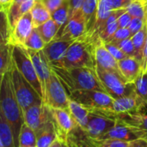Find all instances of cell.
Returning a JSON list of instances; mask_svg holds the SVG:
<instances>
[{
	"mask_svg": "<svg viewBox=\"0 0 147 147\" xmlns=\"http://www.w3.org/2000/svg\"><path fill=\"white\" fill-rule=\"evenodd\" d=\"M60 79L68 95L78 90H100L106 92L96 70L88 67L63 68L51 66Z\"/></svg>",
	"mask_w": 147,
	"mask_h": 147,
	"instance_id": "1",
	"label": "cell"
},
{
	"mask_svg": "<svg viewBox=\"0 0 147 147\" xmlns=\"http://www.w3.org/2000/svg\"><path fill=\"white\" fill-rule=\"evenodd\" d=\"M0 108L5 119L11 127L16 146L19 147V135L24 120L22 110L17 102L14 91L10 70L5 72L3 76L0 90Z\"/></svg>",
	"mask_w": 147,
	"mask_h": 147,
	"instance_id": "2",
	"label": "cell"
},
{
	"mask_svg": "<svg viewBox=\"0 0 147 147\" xmlns=\"http://www.w3.org/2000/svg\"><path fill=\"white\" fill-rule=\"evenodd\" d=\"M96 40L91 39L87 34L74 40L67 49L59 67H88L96 70L95 51Z\"/></svg>",
	"mask_w": 147,
	"mask_h": 147,
	"instance_id": "3",
	"label": "cell"
},
{
	"mask_svg": "<svg viewBox=\"0 0 147 147\" xmlns=\"http://www.w3.org/2000/svg\"><path fill=\"white\" fill-rule=\"evenodd\" d=\"M10 76L16 97L22 110V113L34 104L44 102L42 97L17 70L13 63V60L10 67Z\"/></svg>",
	"mask_w": 147,
	"mask_h": 147,
	"instance_id": "4",
	"label": "cell"
},
{
	"mask_svg": "<svg viewBox=\"0 0 147 147\" xmlns=\"http://www.w3.org/2000/svg\"><path fill=\"white\" fill-rule=\"evenodd\" d=\"M96 71L106 93L112 98H121L135 91L134 84H128L119 72L100 68H96Z\"/></svg>",
	"mask_w": 147,
	"mask_h": 147,
	"instance_id": "5",
	"label": "cell"
},
{
	"mask_svg": "<svg viewBox=\"0 0 147 147\" xmlns=\"http://www.w3.org/2000/svg\"><path fill=\"white\" fill-rule=\"evenodd\" d=\"M12 60L20 73L43 99L41 85L27 49L22 46H13Z\"/></svg>",
	"mask_w": 147,
	"mask_h": 147,
	"instance_id": "6",
	"label": "cell"
},
{
	"mask_svg": "<svg viewBox=\"0 0 147 147\" xmlns=\"http://www.w3.org/2000/svg\"><path fill=\"white\" fill-rule=\"evenodd\" d=\"M69 97L90 110H110L115 100L106 92L93 90L74 91Z\"/></svg>",
	"mask_w": 147,
	"mask_h": 147,
	"instance_id": "7",
	"label": "cell"
},
{
	"mask_svg": "<svg viewBox=\"0 0 147 147\" xmlns=\"http://www.w3.org/2000/svg\"><path fill=\"white\" fill-rule=\"evenodd\" d=\"M147 104L135 93V91L128 96L114 100L110 110H90V112L101 114L108 117H112L116 115L127 113H146Z\"/></svg>",
	"mask_w": 147,
	"mask_h": 147,
	"instance_id": "8",
	"label": "cell"
},
{
	"mask_svg": "<svg viewBox=\"0 0 147 147\" xmlns=\"http://www.w3.org/2000/svg\"><path fill=\"white\" fill-rule=\"evenodd\" d=\"M43 101L51 109H68L70 102L69 95L60 79L53 70L46 86Z\"/></svg>",
	"mask_w": 147,
	"mask_h": 147,
	"instance_id": "9",
	"label": "cell"
},
{
	"mask_svg": "<svg viewBox=\"0 0 147 147\" xmlns=\"http://www.w3.org/2000/svg\"><path fill=\"white\" fill-rule=\"evenodd\" d=\"M64 143L69 147H129V142L92 139L78 125L68 134Z\"/></svg>",
	"mask_w": 147,
	"mask_h": 147,
	"instance_id": "10",
	"label": "cell"
},
{
	"mask_svg": "<svg viewBox=\"0 0 147 147\" xmlns=\"http://www.w3.org/2000/svg\"><path fill=\"white\" fill-rule=\"evenodd\" d=\"M84 34H86V22L80 9L70 14L67 22L59 30L57 36L54 39L73 41Z\"/></svg>",
	"mask_w": 147,
	"mask_h": 147,
	"instance_id": "11",
	"label": "cell"
},
{
	"mask_svg": "<svg viewBox=\"0 0 147 147\" xmlns=\"http://www.w3.org/2000/svg\"><path fill=\"white\" fill-rule=\"evenodd\" d=\"M116 123V121L106 115L90 112L89 121L84 129L86 134L96 140H101Z\"/></svg>",
	"mask_w": 147,
	"mask_h": 147,
	"instance_id": "12",
	"label": "cell"
},
{
	"mask_svg": "<svg viewBox=\"0 0 147 147\" xmlns=\"http://www.w3.org/2000/svg\"><path fill=\"white\" fill-rule=\"evenodd\" d=\"M52 118L50 108L44 102L37 103L30 106L23 112V120L31 129L35 133Z\"/></svg>",
	"mask_w": 147,
	"mask_h": 147,
	"instance_id": "13",
	"label": "cell"
},
{
	"mask_svg": "<svg viewBox=\"0 0 147 147\" xmlns=\"http://www.w3.org/2000/svg\"><path fill=\"white\" fill-rule=\"evenodd\" d=\"M50 111L56 129L58 140L64 143L68 134L77 126V123L71 117L68 109L50 108Z\"/></svg>",
	"mask_w": 147,
	"mask_h": 147,
	"instance_id": "14",
	"label": "cell"
},
{
	"mask_svg": "<svg viewBox=\"0 0 147 147\" xmlns=\"http://www.w3.org/2000/svg\"><path fill=\"white\" fill-rule=\"evenodd\" d=\"M73 41L53 39L52 41L46 44L42 51L51 66L59 67L61 65L63 58L65 57L67 49Z\"/></svg>",
	"mask_w": 147,
	"mask_h": 147,
	"instance_id": "15",
	"label": "cell"
},
{
	"mask_svg": "<svg viewBox=\"0 0 147 147\" xmlns=\"http://www.w3.org/2000/svg\"><path fill=\"white\" fill-rule=\"evenodd\" d=\"M140 138L146 137L140 130L123 122L116 121L115 125L101 140H112L130 142L132 140H138Z\"/></svg>",
	"mask_w": 147,
	"mask_h": 147,
	"instance_id": "16",
	"label": "cell"
},
{
	"mask_svg": "<svg viewBox=\"0 0 147 147\" xmlns=\"http://www.w3.org/2000/svg\"><path fill=\"white\" fill-rule=\"evenodd\" d=\"M27 51L30 56V59L33 62L36 74L40 80L41 89H42V93H43V98H44L46 86L50 78L51 72H52L51 65L48 63L42 50L41 51H33V50L27 49Z\"/></svg>",
	"mask_w": 147,
	"mask_h": 147,
	"instance_id": "17",
	"label": "cell"
},
{
	"mask_svg": "<svg viewBox=\"0 0 147 147\" xmlns=\"http://www.w3.org/2000/svg\"><path fill=\"white\" fill-rule=\"evenodd\" d=\"M34 28L33 25L31 13L29 11L24 14L17 21L15 27L12 28L9 43L12 46H22L23 47L26 40L30 35Z\"/></svg>",
	"mask_w": 147,
	"mask_h": 147,
	"instance_id": "18",
	"label": "cell"
},
{
	"mask_svg": "<svg viewBox=\"0 0 147 147\" xmlns=\"http://www.w3.org/2000/svg\"><path fill=\"white\" fill-rule=\"evenodd\" d=\"M95 59H96V68H100L107 71H113L120 72L118 61L112 56V54L105 47L103 41L98 38L96 41V51H95Z\"/></svg>",
	"mask_w": 147,
	"mask_h": 147,
	"instance_id": "19",
	"label": "cell"
},
{
	"mask_svg": "<svg viewBox=\"0 0 147 147\" xmlns=\"http://www.w3.org/2000/svg\"><path fill=\"white\" fill-rule=\"evenodd\" d=\"M112 10L113 9L109 0H97L95 25L90 33H86L94 40H96L99 38V34L104 29L106 22L109 17Z\"/></svg>",
	"mask_w": 147,
	"mask_h": 147,
	"instance_id": "20",
	"label": "cell"
},
{
	"mask_svg": "<svg viewBox=\"0 0 147 147\" xmlns=\"http://www.w3.org/2000/svg\"><path fill=\"white\" fill-rule=\"evenodd\" d=\"M118 66L121 76L128 84H134L141 72L140 63L134 57H127L118 61Z\"/></svg>",
	"mask_w": 147,
	"mask_h": 147,
	"instance_id": "21",
	"label": "cell"
},
{
	"mask_svg": "<svg viewBox=\"0 0 147 147\" xmlns=\"http://www.w3.org/2000/svg\"><path fill=\"white\" fill-rule=\"evenodd\" d=\"M116 121H121L127 124L140 132H142L147 138V115L139 113H127L116 115L110 117Z\"/></svg>",
	"mask_w": 147,
	"mask_h": 147,
	"instance_id": "22",
	"label": "cell"
},
{
	"mask_svg": "<svg viewBox=\"0 0 147 147\" xmlns=\"http://www.w3.org/2000/svg\"><path fill=\"white\" fill-rule=\"evenodd\" d=\"M36 134V147H50L58 139L56 129L51 118Z\"/></svg>",
	"mask_w": 147,
	"mask_h": 147,
	"instance_id": "23",
	"label": "cell"
},
{
	"mask_svg": "<svg viewBox=\"0 0 147 147\" xmlns=\"http://www.w3.org/2000/svg\"><path fill=\"white\" fill-rule=\"evenodd\" d=\"M68 110H69L71 117L77 123V125L79 126L81 128L84 129L89 121V117H90V109L85 108L82 104L77 102L76 101L70 99L69 105H68Z\"/></svg>",
	"mask_w": 147,
	"mask_h": 147,
	"instance_id": "24",
	"label": "cell"
},
{
	"mask_svg": "<svg viewBox=\"0 0 147 147\" xmlns=\"http://www.w3.org/2000/svg\"><path fill=\"white\" fill-rule=\"evenodd\" d=\"M34 28H36L48 20L52 19L50 11L47 9L41 0H37L30 10Z\"/></svg>",
	"mask_w": 147,
	"mask_h": 147,
	"instance_id": "25",
	"label": "cell"
},
{
	"mask_svg": "<svg viewBox=\"0 0 147 147\" xmlns=\"http://www.w3.org/2000/svg\"><path fill=\"white\" fill-rule=\"evenodd\" d=\"M96 7L97 0H84L82 5L81 10L86 22V33H90L95 25Z\"/></svg>",
	"mask_w": 147,
	"mask_h": 147,
	"instance_id": "26",
	"label": "cell"
},
{
	"mask_svg": "<svg viewBox=\"0 0 147 147\" xmlns=\"http://www.w3.org/2000/svg\"><path fill=\"white\" fill-rule=\"evenodd\" d=\"M0 141L3 147H16L10 125L5 119L0 108Z\"/></svg>",
	"mask_w": 147,
	"mask_h": 147,
	"instance_id": "27",
	"label": "cell"
},
{
	"mask_svg": "<svg viewBox=\"0 0 147 147\" xmlns=\"http://www.w3.org/2000/svg\"><path fill=\"white\" fill-rule=\"evenodd\" d=\"M12 48L10 43H0V75L10 70L12 65Z\"/></svg>",
	"mask_w": 147,
	"mask_h": 147,
	"instance_id": "28",
	"label": "cell"
},
{
	"mask_svg": "<svg viewBox=\"0 0 147 147\" xmlns=\"http://www.w3.org/2000/svg\"><path fill=\"white\" fill-rule=\"evenodd\" d=\"M144 22H145L143 28L132 37V41L134 47V58L139 60L140 63L142 59V52L147 36V24L145 19Z\"/></svg>",
	"mask_w": 147,
	"mask_h": 147,
	"instance_id": "29",
	"label": "cell"
},
{
	"mask_svg": "<svg viewBox=\"0 0 147 147\" xmlns=\"http://www.w3.org/2000/svg\"><path fill=\"white\" fill-rule=\"evenodd\" d=\"M36 28L46 44L52 41L57 36V34L59 30V28L53 19L48 20Z\"/></svg>",
	"mask_w": 147,
	"mask_h": 147,
	"instance_id": "30",
	"label": "cell"
},
{
	"mask_svg": "<svg viewBox=\"0 0 147 147\" xmlns=\"http://www.w3.org/2000/svg\"><path fill=\"white\" fill-rule=\"evenodd\" d=\"M36 146V134L26 123H23L19 135V147Z\"/></svg>",
	"mask_w": 147,
	"mask_h": 147,
	"instance_id": "31",
	"label": "cell"
},
{
	"mask_svg": "<svg viewBox=\"0 0 147 147\" xmlns=\"http://www.w3.org/2000/svg\"><path fill=\"white\" fill-rule=\"evenodd\" d=\"M11 27L8 17V9H0V43H9Z\"/></svg>",
	"mask_w": 147,
	"mask_h": 147,
	"instance_id": "32",
	"label": "cell"
},
{
	"mask_svg": "<svg viewBox=\"0 0 147 147\" xmlns=\"http://www.w3.org/2000/svg\"><path fill=\"white\" fill-rule=\"evenodd\" d=\"M69 16H70L69 0H65L58 9H56L53 13H52V19L54 21V22L58 25V27L60 29L67 22L69 19Z\"/></svg>",
	"mask_w": 147,
	"mask_h": 147,
	"instance_id": "33",
	"label": "cell"
},
{
	"mask_svg": "<svg viewBox=\"0 0 147 147\" xmlns=\"http://www.w3.org/2000/svg\"><path fill=\"white\" fill-rule=\"evenodd\" d=\"M46 43L43 40L42 37L39 34L37 28H34L30 34V35L26 40L23 47L26 49L33 50V51H41L45 47Z\"/></svg>",
	"mask_w": 147,
	"mask_h": 147,
	"instance_id": "34",
	"label": "cell"
},
{
	"mask_svg": "<svg viewBox=\"0 0 147 147\" xmlns=\"http://www.w3.org/2000/svg\"><path fill=\"white\" fill-rule=\"evenodd\" d=\"M134 84L135 93L147 104V72H140Z\"/></svg>",
	"mask_w": 147,
	"mask_h": 147,
	"instance_id": "35",
	"label": "cell"
},
{
	"mask_svg": "<svg viewBox=\"0 0 147 147\" xmlns=\"http://www.w3.org/2000/svg\"><path fill=\"white\" fill-rule=\"evenodd\" d=\"M147 0H133L130 4L126 8L127 12L132 17H138L144 19L145 17V6Z\"/></svg>",
	"mask_w": 147,
	"mask_h": 147,
	"instance_id": "36",
	"label": "cell"
},
{
	"mask_svg": "<svg viewBox=\"0 0 147 147\" xmlns=\"http://www.w3.org/2000/svg\"><path fill=\"white\" fill-rule=\"evenodd\" d=\"M119 28L117 20L115 22H106L104 29L99 34V38L103 41V42H109L113 39V36L116 30Z\"/></svg>",
	"mask_w": 147,
	"mask_h": 147,
	"instance_id": "37",
	"label": "cell"
},
{
	"mask_svg": "<svg viewBox=\"0 0 147 147\" xmlns=\"http://www.w3.org/2000/svg\"><path fill=\"white\" fill-rule=\"evenodd\" d=\"M118 47L127 57H134V47L132 41V38H128L121 41L111 42Z\"/></svg>",
	"mask_w": 147,
	"mask_h": 147,
	"instance_id": "38",
	"label": "cell"
},
{
	"mask_svg": "<svg viewBox=\"0 0 147 147\" xmlns=\"http://www.w3.org/2000/svg\"><path fill=\"white\" fill-rule=\"evenodd\" d=\"M104 43V46L105 47L108 49V51L112 54V56L117 60V61H120L125 58H127V56L118 47H116L115 44L111 43V42H103Z\"/></svg>",
	"mask_w": 147,
	"mask_h": 147,
	"instance_id": "39",
	"label": "cell"
},
{
	"mask_svg": "<svg viewBox=\"0 0 147 147\" xmlns=\"http://www.w3.org/2000/svg\"><path fill=\"white\" fill-rule=\"evenodd\" d=\"M132 34H131V32L129 31L128 28H118L116 30V32L115 33L114 36H113V39L111 40V41L109 42H116V41H121V40H126V39H128V38H132Z\"/></svg>",
	"mask_w": 147,
	"mask_h": 147,
	"instance_id": "40",
	"label": "cell"
},
{
	"mask_svg": "<svg viewBox=\"0 0 147 147\" xmlns=\"http://www.w3.org/2000/svg\"><path fill=\"white\" fill-rule=\"evenodd\" d=\"M144 19L142 18H138V17H133L131 23L128 27L129 31L131 32L132 36H134L135 34H137L144 26Z\"/></svg>",
	"mask_w": 147,
	"mask_h": 147,
	"instance_id": "41",
	"label": "cell"
},
{
	"mask_svg": "<svg viewBox=\"0 0 147 147\" xmlns=\"http://www.w3.org/2000/svg\"><path fill=\"white\" fill-rule=\"evenodd\" d=\"M41 1L52 15V13H53L56 9H58L65 0H41Z\"/></svg>",
	"mask_w": 147,
	"mask_h": 147,
	"instance_id": "42",
	"label": "cell"
},
{
	"mask_svg": "<svg viewBox=\"0 0 147 147\" xmlns=\"http://www.w3.org/2000/svg\"><path fill=\"white\" fill-rule=\"evenodd\" d=\"M132 16L126 11L125 13H123L117 20L118 22V26L120 28H127L129 27L131 21H132Z\"/></svg>",
	"mask_w": 147,
	"mask_h": 147,
	"instance_id": "43",
	"label": "cell"
},
{
	"mask_svg": "<svg viewBox=\"0 0 147 147\" xmlns=\"http://www.w3.org/2000/svg\"><path fill=\"white\" fill-rule=\"evenodd\" d=\"M112 9H126L133 0H109Z\"/></svg>",
	"mask_w": 147,
	"mask_h": 147,
	"instance_id": "44",
	"label": "cell"
},
{
	"mask_svg": "<svg viewBox=\"0 0 147 147\" xmlns=\"http://www.w3.org/2000/svg\"><path fill=\"white\" fill-rule=\"evenodd\" d=\"M140 66H141V72H147V36L142 52V59L140 61Z\"/></svg>",
	"mask_w": 147,
	"mask_h": 147,
	"instance_id": "45",
	"label": "cell"
},
{
	"mask_svg": "<svg viewBox=\"0 0 147 147\" xmlns=\"http://www.w3.org/2000/svg\"><path fill=\"white\" fill-rule=\"evenodd\" d=\"M84 0H69L70 5V14L73 13L76 10H78L82 8Z\"/></svg>",
	"mask_w": 147,
	"mask_h": 147,
	"instance_id": "46",
	"label": "cell"
},
{
	"mask_svg": "<svg viewBox=\"0 0 147 147\" xmlns=\"http://www.w3.org/2000/svg\"><path fill=\"white\" fill-rule=\"evenodd\" d=\"M129 147H147V138H140L130 141Z\"/></svg>",
	"mask_w": 147,
	"mask_h": 147,
	"instance_id": "47",
	"label": "cell"
},
{
	"mask_svg": "<svg viewBox=\"0 0 147 147\" xmlns=\"http://www.w3.org/2000/svg\"><path fill=\"white\" fill-rule=\"evenodd\" d=\"M64 146V143L63 142H61L60 140H59L58 139L51 145V146L50 147H63Z\"/></svg>",
	"mask_w": 147,
	"mask_h": 147,
	"instance_id": "48",
	"label": "cell"
},
{
	"mask_svg": "<svg viewBox=\"0 0 147 147\" xmlns=\"http://www.w3.org/2000/svg\"><path fill=\"white\" fill-rule=\"evenodd\" d=\"M12 2H13V0H0V3H1V4L5 5V6H7V7H9V6L11 5Z\"/></svg>",
	"mask_w": 147,
	"mask_h": 147,
	"instance_id": "49",
	"label": "cell"
},
{
	"mask_svg": "<svg viewBox=\"0 0 147 147\" xmlns=\"http://www.w3.org/2000/svg\"><path fill=\"white\" fill-rule=\"evenodd\" d=\"M22 1V0H13V2H12L11 5L9 6V8H16V7L20 4V3H21Z\"/></svg>",
	"mask_w": 147,
	"mask_h": 147,
	"instance_id": "50",
	"label": "cell"
},
{
	"mask_svg": "<svg viewBox=\"0 0 147 147\" xmlns=\"http://www.w3.org/2000/svg\"><path fill=\"white\" fill-rule=\"evenodd\" d=\"M144 19L146 20L147 24V1L146 3V6H145V17H144Z\"/></svg>",
	"mask_w": 147,
	"mask_h": 147,
	"instance_id": "51",
	"label": "cell"
},
{
	"mask_svg": "<svg viewBox=\"0 0 147 147\" xmlns=\"http://www.w3.org/2000/svg\"><path fill=\"white\" fill-rule=\"evenodd\" d=\"M9 9V7H7V6L3 5V4L0 3V9Z\"/></svg>",
	"mask_w": 147,
	"mask_h": 147,
	"instance_id": "52",
	"label": "cell"
},
{
	"mask_svg": "<svg viewBox=\"0 0 147 147\" xmlns=\"http://www.w3.org/2000/svg\"><path fill=\"white\" fill-rule=\"evenodd\" d=\"M3 75H0V90H1V85H2V80H3Z\"/></svg>",
	"mask_w": 147,
	"mask_h": 147,
	"instance_id": "53",
	"label": "cell"
},
{
	"mask_svg": "<svg viewBox=\"0 0 147 147\" xmlns=\"http://www.w3.org/2000/svg\"><path fill=\"white\" fill-rule=\"evenodd\" d=\"M0 147H3V144L1 143V141H0Z\"/></svg>",
	"mask_w": 147,
	"mask_h": 147,
	"instance_id": "54",
	"label": "cell"
},
{
	"mask_svg": "<svg viewBox=\"0 0 147 147\" xmlns=\"http://www.w3.org/2000/svg\"><path fill=\"white\" fill-rule=\"evenodd\" d=\"M63 147H69V146H66V145H65V144L64 143V146H63Z\"/></svg>",
	"mask_w": 147,
	"mask_h": 147,
	"instance_id": "55",
	"label": "cell"
},
{
	"mask_svg": "<svg viewBox=\"0 0 147 147\" xmlns=\"http://www.w3.org/2000/svg\"><path fill=\"white\" fill-rule=\"evenodd\" d=\"M34 147H36V146H34Z\"/></svg>",
	"mask_w": 147,
	"mask_h": 147,
	"instance_id": "56",
	"label": "cell"
}]
</instances>
